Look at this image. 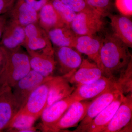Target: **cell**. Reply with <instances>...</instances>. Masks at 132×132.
Listing matches in <instances>:
<instances>
[{
  "label": "cell",
  "mask_w": 132,
  "mask_h": 132,
  "mask_svg": "<svg viewBox=\"0 0 132 132\" xmlns=\"http://www.w3.org/2000/svg\"><path fill=\"white\" fill-rule=\"evenodd\" d=\"M103 42V39L94 35H79L76 38L74 48L81 54L87 55L102 71L100 54Z\"/></svg>",
  "instance_id": "4fadbf2b"
},
{
  "label": "cell",
  "mask_w": 132,
  "mask_h": 132,
  "mask_svg": "<svg viewBox=\"0 0 132 132\" xmlns=\"http://www.w3.org/2000/svg\"><path fill=\"white\" fill-rule=\"evenodd\" d=\"M7 56L6 50L0 46V75L5 71L6 63Z\"/></svg>",
  "instance_id": "4dcf8cb0"
},
{
  "label": "cell",
  "mask_w": 132,
  "mask_h": 132,
  "mask_svg": "<svg viewBox=\"0 0 132 132\" xmlns=\"http://www.w3.org/2000/svg\"><path fill=\"white\" fill-rule=\"evenodd\" d=\"M113 33L129 48L132 47V22L127 16L109 15Z\"/></svg>",
  "instance_id": "ffe728a7"
},
{
  "label": "cell",
  "mask_w": 132,
  "mask_h": 132,
  "mask_svg": "<svg viewBox=\"0 0 132 132\" xmlns=\"http://www.w3.org/2000/svg\"><path fill=\"white\" fill-rule=\"evenodd\" d=\"M56 69L64 78L68 79L81 64V54L74 48L53 46Z\"/></svg>",
  "instance_id": "5b68a950"
},
{
  "label": "cell",
  "mask_w": 132,
  "mask_h": 132,
  "mask_svg": "<svg viewBox=\"0 0 132 132\" xmlns=\"http://www.w3.org/2000/svg\"><path fill=\"white\" fill-rule=\"evenodd\" d=\"M38 119L32 116L18 112L5 130L7 132H25L29 128L34 126Z\"/></svg>",
  "instance_id": "cb8c5ba5"
},
{
  "label": "cell",
  "mask_w": 132,
  "mask_h": 132,
  "mask_svg": "<svg viewBox=\"0 0 132 132\" xmlns=\"http://www.w3.org/2000/svg\"><path fill=\"white\" fill-rule=\"evenodd\" d=\"M52 77L45 78L31 70L27 75L16 82L12 88V90L19 111L24 106L29 96L33 91Z\"/></svg>",
  "instance_id": "8992f818"
},
{
  "label": "cell",
  "mask_w": 132,
  "mask_h": 132,
  "mask_svg": "<svg viewBox=\"0 0 132 132\" xmlns=\"http://www.w3.org/2000/svg\"><path fill=\"white\" fill-rule=\"evenodd\" d=\"M66 6L77 13L89 7L85 0H61Z\"/></svg>",
  "instance_id": "f1b7e54d"
},
{
  "label": "cell",
  "mask_w": 132,
  "mask_h": 132,
  "mask_svg": "<svg viewBox=\"0 0 132 132\" xmlns=\"http://www.w3.org/2000/svg\"><path fill=\"white\" fill-rule=\"evenodd\" d=\"M102 17L89 7L77 13L69 26L77 35H95L103 28Z\"/></svg>",
  "instance_id": "277c9868"
},
{
  "label": "cell",
  "mask_w": 132,
  "mask_h": 132,
  "mask_svg": "<svg viewBox=\"0 0 132 132\" xmlns=\"http://www.w3.org/2000/svg\"><path fill=\"white\" fill-rule=\"evenodd\" d=\"M121 93L116 87L94 99L88 108L85 118L78 126H84L90 123L115 100Z\"/></svg>",
  "instance_id": "e0dca14e"
},
{
  "label": "cell",
  "mask_w": 132,
  "mask_h": 132,
  "mask_svg": "<svg viewBox=\"0 0 132 132\" xmlns=\"http://www.w3.org/2000/svg\"><path fill=\"white\" fill-rule=\"evenodd\" d=\"M75 101L70 95L46 107L40 116L43 131L56 132L55 126L58 121Z\"/></svg>",
  "instance_id": "30bf717a"
},
{
  "label": "cell",
  "mask_w": 132,
  "mask_h": 132,
  "mask_svg": "<svg viewBox=\"0 0 132 132\" xmlns=\"http://www.w3.org/2000/svg\"><path fill=\"white\" fill-rule=\"evenodd\" d=\"M19 111L9 88L0 95V132L6 130Z\"/></svg>",
  "instance_id": "ac0fdd59"
},
{
  "label": "cell",
  "mask_w": 132,
  "mask_h": 132,
  "mask_svg": "<svg viewBox=\"0 0 132 132\" xmlns=\"http://www.w3.org/2000/svg\"><path fill=\"white\" fill-rule=\"evenodd\" d=\"M121 93L117 98L100 113L90 123L79 126L73 132H103L125 98Z\"/></svg>",
  "instance_id": "9c48e42d"
},
{
  "label": "cell",
  "mask_w": 132,
  "mask_h": 132,
  "mask_svg": "<svg viewBox=\"0 0 132 132\" xmlns=\"http://www.w3.org/2000/svg\"><path fill=\"white\" fill-rule=\"evenodd\" d=\"M50 1L64 22L69 26L75 18L76 13L61 0H51Z\"/></svg>",
  "instance_id": "484cf974"
},
{
  "label": "cell",
  "mask_w": 132,
  "mask_h": 132,
  "mask_svg": "<svg viewBox=\"0 0 132 132\" xmlns=\"http://www.w3.org/2000/svg\"><path fill=\"white\" fill-rule=\"evenodd\" d=\"M116 85L118 90L125 95L132 93V60L127 67L120 73L116 81Z\"/></svg>",
  "instance_id": "d4e9b609"
},
{
  "label": "cell",
  "mask_w": 132,
  "mask_h": 132,
  "mask_svg": "<svg viewBox=\"0 0 132 132\" xmlns=\"http://www.w3.org/2000/svg\"><path fill=\"white\" fill-rule=\"evenodd\" d=\"M129 48L114 33L107 34L100 54L103 76L116 80L132 60Z\"/></svg>",
  "instance_id": "6da1fadb"
},
{
  "label": "cell",
  "mask_w": 132,
  "mask_h": 132,
  "mask_svg": "<svg viewBox=\"0 0 132 132\" xmlns=\"http://www.w3.org/2000/svg\"><path fill=\"white\" fill-rule=\"evenodd\" d=\"M10 87L8 83L7 74L5 70L0 75V95Z\"/></svg>",
  "instance_id": "d6a6232c"
},
{
  "label": "cell",
  "mask_w": 132,
  "mask_h": 132,
  "mask_svg": "<svg viewBox=\"0 0 132 132\" xmlns=\"http://www.w3.org/2000/svg\"><path fill=\"white\" fill-rule=\"evenodd\" d=\"M29 55L31 70L45 78L53 76V75L56 69L54 55Z\"/></svg>",
  "instance_id": "603a6c76"
},
{
  "label": "cell",
  "mask_w": 132,
  "mask_h": 132,
  "mask_svg": "<svg viewBox=\"0 0 132 132\" xmlns=\"http://www.w3.org/2000/svg\"><path fill=\"white\" fill-rule=\"evenodd\" d=\"M76 88L62 76H53L50 80L47 107L70 96Z\"/></svg>",
  "instance_id": "d6986e66"
},
{
  "label": "cell",
  "mask_w": 132,
  "mask_h": 132,
  "mask_svg": "<svg viewBox=\"0 0 132 132\" xmlns=\"http://www.w3.org/2000/svg\"><path fill=\"white\" fill-rule=\"evenodd\" d=\"M51 77L36 88L29 96L22 108L18 112L39 118L47 106Z\"/></svg>",
  "instance_id": "ba28073f"
},
{
  "label": "cell",
  "mask_w": 132,
  "mask_h": 132,
  "mask_svg": "<svg viewBox=\"0 0 132 132\" xmlns=\"http://www.w3.org/2000/svg\"><path fill=\"white\" fill-rule=\"evenodd\" d=\"M47 32L52 45L54 46L58 47L74 48L78 36L68 25L53 29Z\"/></svg>",
  "instance_id": "7402d4cb"
},
{
  "label": "cell",
  "mask_w": 132,
  "mask_h": 132,
  "mask_svg": "<svg viewBox=\"0 0 132 132\" xmlns=\"http://www.w3.org/2000/svg\"><path fill=\"white\" fill-rule=\"evenodd\" d=\"M8 20V18L6 13L0 15V40Z\"/></svg>",
  "instance_id": "836d02e7"
},
{
  "label": "cell",
  "mask_w": 132,
  "mask_h": 132,
  "mask_svg": "<svg viewBox=\"0 0 132 132\" xmlns=\"http://www.w3.org/2000/svg\"><path fill=\"white\" fill-rule=\"evenodd\" d=\"M48 1H51V0H48Z\"/></svg>",
  "instance_id": "d590c367"
},
{
  "label": "cell",
  "mask_w": 132,
  "mask_h": 132,
  "mask_svg": "<svg viewBox=\"0 0 132 132\" xmlns=\"http://www.w3.org/2000/svg\"><path fill=\"white\" fill-rule=\"evenodd\" d=\"M16 0H0V15L7 13L11 9Z\"/></svg>",
  "instance_id": "f546056e"
},
{
  "label": "cell",
  "mask_w": 132,
  "mask_h": 132,
  "mask_svg": "<svg viewBox=\"0 0 132 132\" xmlns=\"http://www.w3.org/2000/svg\"><path fill=\"white\" fill-rule=\"evenodd\" d=\"M89 7L102 16L109 15L108 11L111 5V0H85Z\"/></svg>",
  "instance_id": "4316f807"
},
{
  "label": "cell",
  "mask_w": 132,
  "mask_h": 132,
  "mask_svg": "<svg viewBox=\"0 0 132 132\" xmlns=\"http://www.w3.org/2000/svg\"><path fill=\"white\" fill-rule=\"evenodd\" d=\"M101 69L90 59L82 58L79 67L67 79L76 87L94 82L103 76Z\"/></svg>",
  "instance_id": "7c38bea8"
},
{
  "label": "cell",
  "mask_w": 132,
  "mask_h": 132,
  "mask_svg": "<svg viewBox=\"0 0 132 132\" xmlns=\"http://www.w3.org/2000/svg\"><path fill=\"white\" fill-rule=\"evenodd\" d=\"M38 23L46 32L53 29L67 25L55 9L50 1L38 12Z\"/></svg>",
  "instance_id": "44dd1931"
},
{
  "label": "cell",
  "mask_w": 132,
  "mask_h": 132,
  "mask_svg": "<svg viewBox=\"0 0 132 132\" xmlns=\"http://www.w3.org/2000/svg\"><path fill=\"white\" fill-rule=\"evenodd\" d=\"M6 14L8 20L24 27L38 22V12L24 0H16Z\"/></svg>",
  "instance_id": "9a60e30c"
},
{
  "label": "cell",
  "mask_w": 132,
  "mask_h": 132,
  "mask_svg": "<svg viewBox=\"0 0 132 132\" xmlns=\"http://www.w3.org/2000/svg\"><path fill=\"white\" fill-rule=\"evenodd\" d=\"M91 102H74L68 109L55 126L56 132L78 126L85 118Z\"/></svg>",
  "instance_id": "8fae6325"
},
{
  "label": "cell",
  "mask_w": 132,
  "mask_h": 132,
  "mask_svg": "<svg viewBox=\"0 0 132 132\" xmlns=\"http://www.w3.org/2000/svg\"><path fill=\"white\" fill-rule=\"evenodd\" d=\"M24 1L38 12L43 6H44L49 1L48 0H24Z\"/></svg>",
  "instance_id": "1f68e13d"
},
{
  "label": "cell",
  "mask_w": 132,
  "mask_h": 132,
  "mask_svg": "<svg viewBox=\"0 0 132 132\" xmlns=\"http://www.w3.org/2000/svg\"><path fill=\"white\" fill-rule=\"evenodd\" d=\"M7 51L6 70L8 83L12 88L31 70L29 55L22 48Z\"/></svg>",
  "instance_id": "3957f363"
},
{
  "label": "cell",
  "mask_w": 132,
  "mask_h": 132,
  "mask_svg": "<svg viewBox=\"0 0 132 132\" xmlns=\"http://www.w3.org/2000/svg\"><path fill=\"white\" fill-rule=\"evenodd\" d=\"M26 35L24 27L8 20L0 40V46L10 51L21 47Z\"/></svg>",
  "instance_id": "5bb4252c"
},
{
  "label": "cell",
  "mask_w": 132,
  "mask_h": 132,
  "mask_svg": "<svg viewBox=\"0 0 132 132\" xmlns=\"http://www.w3.org/2000/svg\"><path fill=\"white\" fill-rule=\"evenodd\" d=\"M26 38L22 46L29 55H54L53 46L47 32L38 22L24 27Z\"/></svg>",
  "instance_id": "7a4b0ae2"
},
{
  "label": "cell",
  "mask_w": 132,
  "mask_h": 132,
  "mask_svg": "<svg viewBox=\"0 0 132 132\" xmlns=\"http://www.w3.org/2000/svg\"><path fill=\"white\" fill-rule=\"evenodd\" d=\"M116 7L123 15H132V0H116Z\"/></svg>",
  "instance_id": "83f0119b"
},
{
  "label": "cell",
  "mask_w": 132,
  "mask_h": 132,
  "mask_svg": "<svg viewBox=\"0 0 132 132\" xmlns=\"http://www.w3.org/2000/svg\"><path fill=\"white\" fill-rule=\"evenodd\" d=\"M120 132H132V124L131 121L125 127L123 128Z\"/></svg>",
  "instance_id": "e575fe53"
},
{
  "label": "cell",
  "mask_w": 132,
  "mask_h": 132,
  "mask_svg": "<svg viewBox=\"0 0 132 132\" xmlns=\"http://www.w3.org/2000/svg\"><path fill=\"white\" fill-rule=\"evenodd\" d=\"M116 81L103 76L94 82L77 87L71 96L75 101L94 100L116 87Z\"/></svg>",
  "instance_id": "52a82bcc"
},
{
  "label": "cell",
  "mask_w": 132,
  "mask_h": 132,
  "mask_svg": "<svg viewBox=\"0 0 132 132\" xmlns=\"http://www.w3.org/2000/svg\"><path fill=\"white\" fill-rule=\"evenodd\" d=\"M132 94L125 96L123 101L103 132H120L132 120Z\"/></svg>",
  "instance_id": "2e32d148"
}]
</instances>
